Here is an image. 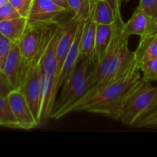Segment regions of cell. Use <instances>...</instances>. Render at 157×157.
Listing matches in <instances>:
<instances>
[{"mask_svg": "<svg viewBox=\"0 0 157 157\" xmlns=\"http://www.w3.org/2000/svg\"><path fill=\"white\" fill-rule=\"evenodd\" d=\"M137 64L126 75L100 87L81 101L74 111L97 113L118 121L128 95L142 81Z\"/></svg>", "mask_w": 157, "mask_h": 157, "instance_id": "cell-1", "label": "cell"}, {"mask_svg": "<svg viewBox=\"0 0 157 157\" xmlns=\"http://www.w3.org/2000/svg\"><path fill=\"white\" fill-rule=\"evenodd\" d=\"M121 26L117 31L105 55L95 63L90 71L88 94L86 97L100 87L124 77L136 64L134 52L129 48L128 38L121 36Z\"/></svg>", "mask_w": 157, "mask_h": 157, "instance_id": "cell-2", "label": "cell"}, {"mask_svg": "<svg viewBox=\"0 0 157 157\" xmlns=\"http://www.w3.org/2000/svg\"><path fill=\"white\" fill-rule=\"evenodd\" d=\"M94 61L80 57L68 78L61 87L59 98L55 101L51 118L58 120L74 111L88 94V77Z\"/></svg>", "mask_w": 157, "mask_h": 157, "instance_id": "cell-3", "label": "cell"}, {"mask_svg": "<svg viewBox=\"0 0 157 157\" xmlns=\"http://www.w3.org/2000/svg\"><path fill=\"white\" fill-rule=\"evenodd\" d=\"M157 104V87L144 79L126 99L118 121L128 127H134L141 117Z\"/></svg>", "mask_w": 157, "mask_h": 157, "instance_id": "cell-4", "label": "cell"}, {"mask_svg": "<svg viewBox=\"0 0 157 157\" xmlns=\"http://www.w3.org/2000/svg\"><path fill=\"white\" fill-rule=\"evenodd\" d=\"M42 48V47H41ZM39 55L26 70L18 89L24 95L30 110L40 125V101H41V68Z\"/></svg>", "mask_w": 157, "mask_h": 157, "instance_id": "cell-5", "label": "cell"}, {"mask_svg": "<svg viewBox=\"0 0 157 157\" xmlns=\"http://www.w3.org/2000/svg\"><path fill=\"white\" fill-rule=\"evenodd\" d=\"M44 25L29 23L24 35L17 43L21 54L24 75L41 52L44 40Z\"/></svg>", "mask_w": 157, "mask_h": 157, "instance_id": "cell-6", "label": "cell"}, {"mask_svg": "<svg viewBox=\"0 0 157 157\" xmlns=\"http://www.w3.org/2000/svg\"><path fill=\"white\" fill-rule=\"evenodd\" d=\"M66 12L67 9L53 0H32L27 16L28 22L38 25L55 23L57 22V18Z\"/></svg>", "mask_w": 157, "mask_h": 157, "instance_id": "cell-7", "label": "cell"}, {"mask_svg": "<svg viewBox=\"0 0 157 157\" xmlns=\"http://www.w3.org/2000/svg\"><path fill=\"white\" fill-rule=\"evenodd\" d=\"M12 113L19 125L20 129L30 130L38 126L29 104L20 89L12 90L7 96Z\"/></svg>", "mask_w": 157, "mask_h": 157, "instance_id": "cell-8", "label": "cell"}, {"mask_svg": "<svg viewBox=\"0 0 157 157\" xmlns=\"http://www.w3.org/2000/svg\"><path fill=\"white\" fill-rule=\"evenodd\" d=\"M0 74L6 79L12 90L19 88L24 77V69L19 48L17 43L12 42L9 55Z\"/></svg>", "mask_w": 157, "mask_h": 157, "instance_id": "cell-9", "label": "cell"}, {"mask_svg": "<svg viewBox=\"0 0 157 157\" xmlns=\"http://www.w3.org/2000/svg\"><path fill=\"white\" fill-rule=\"evenodd\" d=\"M156 31V25L146 12L139 8H136L131 18L124 22L121 28V36L128 39L132 35H138L142 38Z\"/></svg>", "mask_w": 157, "mask_h": 157, "instance_id": "cell-10", "label": "cell"}, {"mask_svg": "<svg viewBox=\"0 0 157 157\" xmlns=\"http://www.w3.org/2000/svg\"><path fill=\"white\" fill-rule=\"evenodd\" d=\"M81 21L73 16L65 23L61 24V32L57 44L56 51L57 68H58L57 81H58V76L61 71L64 60L69 51L71 48Z\"/></svg>", "mask_w": 157, "mask_h": 157, "instance_id": "cell-11", "label": "cell"}, {"mask_svg": "<svg viewBox=\"0 0 157 157\" xmlns=\"http://www.w3.org/2000/svg\"><path fill=\"white\" fill-rule=\"evenodd\" d=\"M88 18L97 25L119 24L114 9L107 0H89Z\"/></svg>", "mask_w": 157, "mask_h": 157, "instance_id": "cell-12", "label": "cell"}, {"mask_svg": "<svg viewBox=\"0 0 157 157\" xmlns=\"http://www.w3.org/2000/svg\"><path fill=\"white\" fill-rule=\"evenodd\" d=\"M121 27L118 23L111 25H97L95 34V63L101 59L108 50L117 31Z\"/></svg>", "mask_w": 157, "mask_h": 157, "instance_id": "cell-13", "label": "cell"}, {"mask_svg": "<svg viewBox=\"0 0 157 157\" xmlns=\"http://www.w3.org/2000/svg\"><path fill=\"white\" fill-rule=\"evenodd\" d=\"M84 21H81L79 24L78 32H77L76 37L75 38L72 47L69 51L67 57L64 61L62 67L61 69L59 75L58 76V91L61 90V87L64 84L68 78L69 75L71 74L72 71L75 68V65L78 63L80 58V41H81V32H82Z\"/></svg>", "mask_w": 157, "mask_h": 157, "instance_id": "cell-14", "label": "cell"}, {"mask_svg": "<svg viewBox=\"0 0 157 157\" xmlns=\"http://www.w3.org/2000/svg\"><path fill=\"white\" fill-rule=\"evenodd\" d=\"M96 26V23L90 18H86L84 21L80 41V57L94 62Z\"/></svg>", "mask_w": 157, "mask_h": 157, "instance_id": "cell-15", "label": "cell"}, {"mask_svg": "<svg viewBox=\"0 0 157 157\" xmlns=\"http://www.w3.org/2000/svg\"><path fill=\"white\" fill-rule=\"evenodd\" d=\"M134 53L136 64L157 58V31L140 38Z\"/></svg>", "mask_w": 157, "mask_h": 157, "instance_id": "cell-16", "label": "cell"}, {"mask_svg": "<svg viewBox=\"0 0 157 157\" xmlns=\"http://www.w3.org/2000/svg\"><path fill=\"white\" fill-rule=\"evenodd\" d=\"M28 25V19L25 17L0 21V32L12 42L18 43L24 35Z\"/></svg>", "mask_w": 157, "mask_h": 157, "instance_id": "cell-17", "label": "cell"}, {"mask_svg": "<svg viewBox=\"0 0 157 157\" xmlns=\"http://www.w3.org/2000/svg\"><path fill=\"white\" fill-rule=\"evenodd\" d=\"M0 124L2 127L20 129L19 125L11 110L7 97L0 96Z\"/></svg>", "mask_w": 157, "mask_h": 157, "instance_id": "cell-18", "label": "cell"}, {"mask_svg": "<svg viewBox=\"0 0 157 157\" xmlns=\"http://www.w3.org/2000/svg\"><path fill=\"white\" fill-rule=\"evenodd\" d=\"M68 8L74 12V17L79 21L88 18L89 0H67Z\"/></svg>", "mask_w": 157, "mask_h": 157, "instance_id": "cell-19", "label": "cell"}, {"mask_svg": "<svg viewBox=\"0 0 157 157\" xmlns=\"http://www.w3.org/2000/svg\"><path fill=\"white\" fill-rule=\"evenodd\" d=\"M138 68L142 72V78L146 81H157V58H151L137 64Z\"/></svg>", "mask_w": 157, "mask_h": 157, "instance_id": "cell-20", "label": "cell"}, {"mask_svg": "<svg viewBox=\"0 0 157 157\" xmlns=\"http://www.w3.org/2000/svg\"><path fill=\"white\" fill-rule=\"evenodd\" d=\"M135 127L157 128V104L135 124Z\"/></svg>", "mask_w": 157, "mask_h": 157, "instance_id": "cell-21", "label": "cell"}, {"mask_svg": "<svg viewBox=\"0 0 157 157\" xmlns=\"http://www.w3.org/2000/svg\"><path fill=\"white\" fill-rule=\"evenodd\" d=\"M137 8L146 12L157 25V0H140Z\"/></svg>", "mask_w": 157, "mask_h": 157, "instance_id": "cell-22", "label": "cell"}, {"mask_svg": "<svg viewBox=\"0 0 157 157\" xmlns=\"http://www.w3.org/2000/svg\"><path fill=\"white\" fill-rule=\"evenodd\" d=\"M12 41L0 32V71L9 55Z\"/></svg>", "mask_w": 157, "mask_h": 157, "instance_id": "cell-23", "label": "cell"}, {"mask_svg": "<svg viewBox=\"0 0 157 157\" xmlns=\"http://www.w3.org/2000/svg\"><path fill=\"white\" fill-rule=\"evenodd\" d=\"M32 0H9V3L21 17L27 18Z\"/></svg>", "mask_w": 157, "mask_h": 157, "instance_id": "cell-24", "label": "cell"}, {"mask_svg": "<svg viewBox=\"0 0 157 157\" xmlns=\"http://www.w3.org/2000/svg\"><path fill=\"white\" fill-rule=\"evenodd\" d=\"M19 17L21 16L10 3H8L7 5L0 8V21L13 19Z\"/></svg>", "mask_w": 157, "mask_h": 157, "instance_id": "cell-25", "label": "cell"}, {"mask_svg": "<svg viewBox=\"0 0 157 157\" xmlns=\"http://www.w3.org/2000/svg\"><path fill=\"white\" fill-rule=\"evenodd\" d=\"M112 6L114 9L115 12L117 14V19H118V22L119 24L121 25V26L124 25V21L122 19V17H121V1L122 0H107Z\"/></svg>", "mask_w": 157, "mask_h": 157, "instance_id": "cell-26", "label": "cell"}, {"mask_svg": "<svg viewBox=\"0 0 157 157\" xmlns=\"http://www.w3.org/2000/svg\"><path fill=\"white\" fill-rule=\"evenodd\" d=\"M12 90L10 86L9 85L7 81H6L2 75L0 74V96L7 97L8 94Z\"/></svg>", "mask_w": 157, "mask_h": 157, "instance_id": "cell-27", "label": "cell"}, {"mask_svg": "<svg viewBox=\"0 0 157 157\" xmlns=\"http://www.w3.org/2000/svg\"><path fill=\"white\" fill-rule=\"evenodd\" d=\"M55 3H57L58 5H59L61 7L64 8L65 9H67V11L70 10L68 8V5H67V0H53Z\"/></svg>", "mask_w": 157, "mask_h": 157, "instance_id": "cell-28", "label": "cell"}, {"mask_svg": "<svg viewBox=\"0 0 157 157\" xmlns=\"http://www.w3.org/2000/svg\"><path fill=\"white\" fill-rule=\"evenodd\" d=\"M9 3V0H0V8Z\"/></svg>", "mask_w": 157, "mask_h": 157, "instance_id": "cell-29", "label": "cell"}, {"mask_svg": "<svg viewBox=\"0 0 157 157\" xmlns=\"http://www.w3.org/2000/svg\"><path fill=\"white\" fill-rule=\"evenodd\" d=\"M0 126H2V124H0Z\"/></svg>", "mask_w": 157, "mask_h": 157, "instance_id": "cell-30", "label": "cell"}, {"mask_svg": "<svg viewBox=\"0 0 157 157\" xmlns=\"http://www.w3.org/2000/svg\"><path fill=\"white\" fill-rule=\"evenodd\" d=\"M127 1H128V0H127Z\"/></svg>", "mask_w": 157, "mask_h": 157, "instance_id": "cell-31", "label": "cell"}]
</instances>
